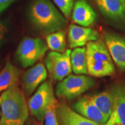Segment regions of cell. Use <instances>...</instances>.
I'll list each match as a JSON object with an SVG mask.
<instances>
[{"mask_svg":"<svg viewBox=\"0 0 125 125\" xmlns=\"http://www.w3.org/2000/svg\"><path fill=\"white\" fill-rule=\"evenodd\" d=\"M0 96V125H24L29 111L26 97L19 84L9 87Z\"/></svg>","mask_w":125,"mask_h":125,"instance_id":"6da1fadb","label":"cell"},{"mask_svg":"<svg viewBox=\"0 0 125 125\" xmlns=\"http://www.w3.org/2000/svg\"><path fill=\"white\" fill-rule=\"evenodd\" d=\"M29 18L35 29L44 34L62 30L67 21L49 0H35L31 5Z\"/></svg>","mask_w":125,"mask_h":125,"instance_id":"7a4b0ae2","label":"cell"},{"mask_svg":"<svg viewBox=\"0 0 125 125\" xmlns=\"http://www.w3.org/2000/svg\"><path fill=\"white\" fill-rule=\"evenodd\" d=\"M87 73L94 77H104L115 74L113 60L106 45L101 40L90 41L86 47Z\"/></svg>","mask_w":125,"mask_h":125,"instance_id":"3957f363","label":"cell"},{"mask_svg":"<svg viewBox=\"0 0 125 125\" xmlns=\"http://www.w3.org/2000/svg\"><path fill=\"white\" fill-rule=\"evenodd\" d=\"M94 83V79L90 76L70 74L58 83L56 94L59 98L72 100L88 90Z\"/></svg>","mask_w":125,"mask_h":125,"instance_id":"277c9868","label":"cell"},{"mask_svg":"<svg viewBox=\"0 0 125 125\" xmlns=\"http://www.w3.org/2000/svg\"><path fill=\"white\" fill-rule=\"evenodd\" d=\"M48 50V45L44 40L25 37L19 45L16 54L20 64L24 68H27L42 58Z\"/></svg>","mask_w":125,"mask_h":125,"instance_id":"5b68a950","label":"cell"},{"mask_svg":"<svg viewBox=\"0 0 125 125\" xmlns=\"http://www.w3.org/2000/svg\"><path fill=\"white\" fill-rule=\"evenodd\" d=\"M54 97L51 81H44L28 100L29 113L39 121L43 122L46 109Z\"/></svg>","mask_w":125,"mask_h":125,"instance_id":"8992f818","label":"cell"},{"mask_svg":"<svg viewBox=\"0 0 125 125\" xmlns=\"http://www.w3.org/2000/svg\"><path fill=\"white\" fill-rule=\"evenodd\" d=\"M70 49L63 52L52 51L44 61L47 71L53 81H61L71 74L72 70Z\"/></svg>","mask_w":125,"mask_h":125,"instance_id":"52a82bcc","label":"cell"},{"mask_svg":"<svg viewBox=\"0 0 125 125\" xmlns=\"http://www.w3.org/2000/svg\"><path fill=\"white\" fill-rule=\"evenodd\" d=\"M47 75V70L41 62L37 64L25 72L21 78V83L26 97H30L41 84L46 80Z\"/></svg>","mask_w":125,"mask_h":125,"instance_id":"ba28073f","label":"cell"},{"mask_svg":"<svg viewBox=\"0 0 125 125\" xmlns=\"http://www.w3.org/2000/svg\"><path fill=\"white\" fill-rule=\"evenodd\" d=\"M111 90L114 98V107L104 125H125V85H116Z\"/></svg>","mask_w":125,"mask_h":125,"instance_id":"9c48e42d","label":"cell"},{"mask_svg":"<svg viewBox=\"0 0 125 125\" xmlns=\"http://www.w3.org/2000/svg\"><path fill=\"white\" fill-rule=\"evenodd\" d=\"M99 34L94 30L71 24L68 27V40L71 48L83 47L90 41L99 40Z\"/></svg>","mask_w":125,"mask_h":125,"instance_id":"30bf717a","label":"cell"},{"mask_svg":"<svg viewBox=\"0 0 125 125\" xmlns=\"http://www.w3.org/2000/svg\"><path fill=\"white\" fill-rule=\"evenodd\" d=\"M100 12L112 21L125 22V0H93Z\"/></svg>","mask_w":125,"mask_h":125,"instance_id":"8fae6325","label":"cell"},{"mask_svg":"<svg viewBox=\"0 0 125 125\" xmlns=\"http://www.w3.org/2000/svg\"><path fill=\"white\" fill-rule=\"evenodd\" d=\"M104 40L113 62L120 71H125V39L115 34H107Z\"/></svg>","mask_w":125,"mask_h":125,"instance_id":"7c38bea8","label":"cell"},{"mask_svg":"<svg viewBox=\"0 0 125 125\" xmlns=\"http://www.w3.org/2000/svg\"><path fill=\"white\" fill-rule=\"evenodd\" d=\"M72 109L86 118L104 125L108 119L95 104L92 102L89 96H85L78 99L72 106Z\"/></svg>","mask_w":125,"mask_h":125,"instance_id":"4fadbf2b","label":"cell"},{"mask_svg":"<svg viewBox=\"0 0 125 125\" xmlns=\"http://www.w3.org/2000/svg\"><path fill=\"white\" fill-rule=\"evenodd\" d=\"M56 113L60 125H101L79 115L64 103H58Z\"/></svg>","mask_w":125,"mask_h":125,"instance_id":"5bb4252c","label":"cell"},{"mask_svg":"<svg viewBox=\"0 0 125 125\" xmlns=\"http://www.w3.org/2000/svg\"><path fill=\"white\" fill-rule=\"evenodd\" d=\"M71 19L76 24L87 27L95 22L97 15L86 0H77L74 5Z\"/></svg>","mask_w":125,"mask_h":125,"instance_id":"9a60e30c","label":"cell"},{"mask_svg":"<svg viewBox=\"0 0 125 125\" xmlns=\"http://www.w3.org/2000/svg\"><path fill=\"white\" fill-rule=\"evenodd\" d=\"M21 76V71L9 61L0 72V95L12 86L18 85Z\"/></svg>","mask_w":125,"mask_h":125,"instance_id":"2e32d148","label":"cell"},{"mask_svg":"<svg viewBox=\"0 0 125 125\" xmlns=\"http://www.w3.org/2000/svg\"><path fill=\"white\" fill-rule=\"evenodd\" d=\"M89 97L92 102L108 119L112 111L114 103V98L111 90H105Z\"/></svg>","mask_w":125,"mask_h":125,"instance_id":"e0dca14e","label":"cell"},{"mask_svg":"<svg viewBox=\"0 0 125 125\" xmlns=\"http://www.w3.org/2000/svg\"><path fill=\"white\" fill-rule=\"evenodd\" d=\"M72 70L76 75H87V65L86 48H76L71 53Z\"/></svg>","mask_w":125,"mask_h":125,"instance_id":"ac0fdd59","label":"cell"},{"mask_svg":"<svg viewBox=\"0 0 125 125\" xmlns=\"http://www.w3.org/2000/svg\"><path fill=\"white\" fill-rule=\"evenodd\" d=\"M48 48L52 51L63 52L66 48V33L64 30H60L48 34L46 38Z\"/></svg>","mask_w":125,"mask_h":125,"instance_id":"d6986e66","label":"cell"},{"mask_svg":"<svg viewBox=\"0 0 125 125\" xmlns=\"http://www.w3.org/2000/svg\"><path fill=\"white\" fill-rule=\"evenodd\" d=\"M57 104L58 101L54 97L48 105L45 112V125H60L56 113Z\"/></svg>","mask_w":125,"mask_h":125,"instance_id":"ffe728a7","label":"cell"},{"mask_svg":"<svg viewBox=\"0 0 125 125\" xmlns=\"http://www.w3.org/2000/svg\"><path fill=\"white\" fill-rule=\"evenodd\" d=\"M53 1L66 19L71 17L74 7V0H53Z\"/></svg>","mask_w":125,"mask_h":125,"instance_id":"44dd1931","label":"cell"},{"mask_svg":"<svg viewBox=\"0 0 125 125\" xmlns=\"http://www.w3.org/2000/svg\"><path fill=\"white\" fill-rule=\"evenodd\" d=\"M8 29L7 25L4 22L0 20V45L4 41L6 34H7Z\"/></svg>","mask_w":125,"mask_h":125,"instance_id":"7402d4cb","label":"cell"},{"mask_svg":"<svg viewBox=\"0 0 125 125\" xmlns=\"http://www.w3.org/2000/svg\"><path fill=\"white\" fill-rule=\"evenodd\" d=\"M15 1L16 0H0V15Z\"/></svg>","mask_w":125,"mask_h":125,"instance_id":"603a6c76","label":"cell"},{"mask_svg":"<svg viewBox=\"0 0 125 125\" xmlns=\"http://www.w3.org/2000/svg\"><path fill=\"white\" fill-rule=\"evenodd\" d=\"M24 125H43V122L39 121L35 117L31 115L26 120Z\"/></svg>","mask_w":125,"mask_h":125,"instance_id":"cb8c5ba5","label":"cell"},{"mask_svg":"<svg viewBox=\"0 0 125 125\" xmlns=\"http://www.w3.org/2000/svg\"><path fill=\"white\" fill-rule=\"evenodd\" d=\"M1 97L0 96V104H1ZM0 115H1V108H0Z\"/></svg>","mask_w":125,"mask_h":125,"instance_id":"d4e9b609","label":"cell"}]
</instances>
